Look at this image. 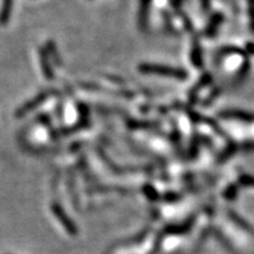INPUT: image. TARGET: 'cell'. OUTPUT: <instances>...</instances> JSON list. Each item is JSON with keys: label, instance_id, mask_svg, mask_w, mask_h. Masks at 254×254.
<instances>
[{"label": "cell", "instance_id": "cell-1", "mask_svg": "<svg viewBox=\"0 0 254 254\" xmlns=\"http://www.w3.org/2000/svg\"><path fill=\"white\" fill-rule=\"evenodd\" d=\"M138 69L145 74H154L159 75V77L177 79V80H185L188 77L185 69L166 65H158V64H140Z\"/></svg>", "mask_w": 254, "mask_h": 254}, {"label": "cell", "instance_id": "cell-2", "mask_svg": "<svg viewBox=\"0 0 254 254\" xmlns=\"http://www.w3.org/2000/svg\"><path fill=\"white\" fill-rule=\"evenodd\" d=\"M53 93H54L53 90H46V91L40 92L39 94H37L36 97L32 98L30 101L25 103L22 107H20V109L17 110L16 116H18V118H22V116L26 115L28 112H31V111L37 109L38 106H40V105H42V103H44V101L47 100V99L51 97Z\"/></svg>", "mask_w": 254, "mask_h": 254}, {"label": "cell", "instance_id": "cell-3", "mask_svg": "<svg viewBox=\"0 0 254 254\" xmlns=\"http://www.w3.org/2000/svg\"><path fill=\"white\" fill-rule=\"evenodd\" d=\"M221 118H227V119H235V120H240L245 121L251 124V122L254 121V115L253 113L246 112V111H241V110H226L220 112Z\"/></svg>", "mask_w": 254, "mask_h": 254}, {"label": "cell", "instance_id": "cell-4", "mask_svg": "<svg viewBox=\"0 0 254 254\" xmlns=\"http://www.w3.org/2000/svg\"><path fill=\"white\" fill-rule=\"evenodd\" d=\"M152 4V0H141L140 1V10H139V27L140 30H146L148 23V14H150V7Z\"/></svg>", "mask_w": 254, "mask_h": 254}, {"label": "cell", "instance_id": "cell-5", "mask_svg": "<svg viewBox=\"0 0 254 254\" xmlns=\"http://www.w3.org/2000/svg\"><path fill=\"white\" fill-rule=\"evenodd\" d=\"M48 53L46 49L40 48V65H42V72L45 79L47 80H52L53 79V69H52L51 64H49Z\"/></svg>", "mask_w": 254, "mask_h": 254}, {"label": "cell", "instance_id": "cell-6", "mask_svg": "<svg viewBox=\"0 0 254 254\" xmlns=\"http://www.w3.org/2000/svg\"><path fill=\"white\" fill-rule=\"evenodd\" d=\"M224 22V16L221 13H215L213 14L212 18L209 19V23L207 24V27H206V36L207 37H213L215 33H217L219 27H220V25L223 24Z\"/></svg>", "mask_w": 254, "mask_h": 254}, {"label": "cell", "instance_id": "cell-7", "mask_svg": "<svg viewBox=\"0 0 254 254\" xmlns=\"http://www.w3.org/2000/svg\"><path fill=\"white\" fill-rule=\"evenodd\" d=\"M52 211H53L55 217H58V219L61 221V224L64 225V227H66L67 231H69L71 233H74V226L72 225L71 220L67 218V215H65V213H64L63 209H61L60 205L53 204V205H52Z\"/></svg>", "mask_w": 254, "mask_h": 254}, {"label": "cell", "instance_id": "cell-8", "mask_svg": "<svg viewBox=\"0 0 254 254\" xmlns=\"http://www.w3.org/2000/svg\"><path fill=\"white\" fill-rule=\"evenodd\" d=\"M211 80H212V75L209 74V73H206V74H204L203 77H201L199 83L197 84V86H195L194 89L191 91V93H189V103L193 104L194 101L197 100L198 93H199L207 84L211 83Z\"/></svg>", "mask_w": 254, "mask_h": 254}, {"label": "cell", "instance_id": "cell-9", "mask_svg": "<svg viewBox=\"0 0 254 254\" xmlns=\"http://www.w3.org/2000/svg\"><path fill=\"white\" fill-rule=\"evenodd\" d=\"M191 61L195 69L203 67V52H201V46L198 40H194L193 43V47L191 51Z\"/></svg>", "mask_w": 254, "mask_h": 254}, {"label": "cell", "instance_id": "cell-10", "mask_svg": "<svg viewBox=\"0 0 254 254\" xmlns=\"http://www.w3.org/2000/svg\"><path fill=\"white\" fill-rule=\"evenodd\" d=\"M13 0H4L2 1L1 11H0V25H6L10 20L11 13H12Z\"/></svg>", "mask_w": 254, "mask_h": 254}, {"label": "cell", "instance_id": "cell-11", "mask_svg": "<svg viewBox=\"0 0 254 254\" xmlns=\"http://www.w3.org/2000/svg\"><path fill=\"white\" fill-rule=\"evenodd\" d=\"M250 65H251L250 60L245 59V61L242 63V65L240 67V69H239V72H238V77H236L238 80H242V79L246 77L248 71H250V69H251Z\"/></svg>", "mask_w": 254, "mask_h": 254}, {"label": "cell", "instance_id": "cell-12", "mask_svg": "<svg viewBox=\"0 0 254 254\" xmlns=\"http://www.w3.org/2000/svg\"><path fill=\"white\" fill-rule=\"evenodd\" d=\"M248 5V17H250V28L254 33V0H247Z\"/></svg>", "mask_w": 254, "mask_h": 254}, {"label": "cell", "instance_id": "cell-13", "mask_svg": "<svg viewBox=\"0 0 254 254\" xmlns=\"http://www.w3.org/2000/svg\"><path fill=\"white\" fill-rule=\"evenodd\" d=\"M235 152H236V146L233 145V144H231L229 147H227L226 150L224 151V153L221 154L220 158H219V160H220V162H225V160L229 159L230 157H232L233 154L235 153Z\"/></svg>", "mask_w": 254, "mask_h": 254}, {"label": "cell", "instance_id": "cell-14", "mask_svg": "<svg viewBox=\"0 0 254 254\" xmlns=\"http://www.w3.org/2000/svg\"><path fill=\"white\" fill-rule=\"evenodd\" d=\"M230 53L242 54V53H244V52H242L239 47H234V46H230V47H224L220 51V55H226V54H230Z\"/></svg>", "mask_w": 254, "mask_h": 254}, {"label": "cell", "instance_id": "cell-15", "mask_svg": "<svg viewBox=\"0 0 254 254\" xmlns=\"http://www.w3.org/2000/svg\"><path fill=\"white\" fill-rule=\"evenodd\" d=\"M240 183L242 185L246 186H254V178L250 176H242L240 177Z\"/></svg>", "mask_w": 254, "mask_h": 254}, {"label": "cell", "instance_id": "cell-16", "mask_svg": "<svg viewBox=\"0 0 254 254\" xmlns=\"http://www.w3.org/2000/svg\"><path fill=\"white\" fill-rule=\"evenodd\" d=\"M198 150H199V141H198L197 139H194L193 142H192L191 148H189V151H191V153H192L191 158H194L195 156H197Z\"/></svg>", "mask_w": 254, "mask_h": 254}, {"label": "cell", "instance_id": "cell-17", "mask_svg": "<svg viewBox=\"0 0 254 254\" xmlns=\"http://www.w3.org/2000/svg\"><path fill=\"white\" fill-rule=\"evenodd\" d=\"M245 55H254V43H247L245 47Z\"/></svg>", "mask_w": 254, "mask_h": 254}, {"label": "cell", "instance_id": "cell-18", "mask_svg": "<svg viewBox=\"0 0 254 254\" xmlns=\"http://www.w3.org/2000/svg\"><path fill=\"white\" fill-rule=\"evenodd\" d=\"M226 197L229 198V199H232V198H234L235 197V194H236V187L235 186H230L229 187V189H227L226 191Z\"/></svg>", "mask_w": 254, "mask_h": 254}, {"label": "cell", "instance_id": "cell-19", "mask_svg": "<svg viewBox=\"0 0 254 254\" xmlns=\"http://www.w3.org/2000/svg\"><path fill=\"white\" fill-rule=\"evenodd\" d=\"M211 5V0H201V6H203L204 11H207Z\"/></svg>", "mask_w": 254, "mask_h": 254}]
</instances>
